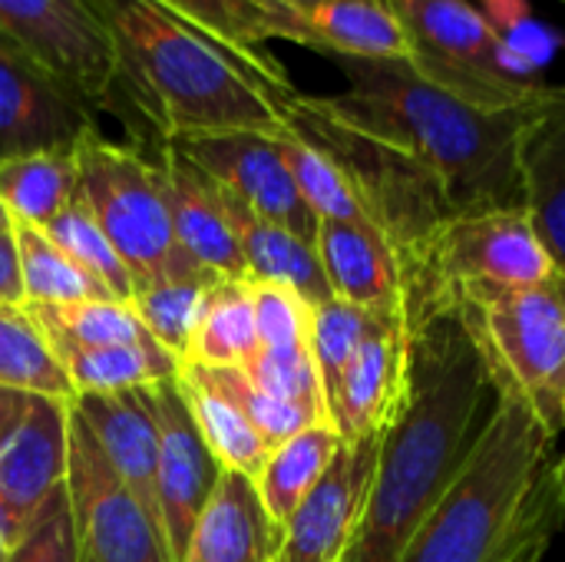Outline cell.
Returning <instances> with one entry per match:
<instances>
[{"instance_id":"obj_1","label":"cell","mask_w":565,"mask_h":562,"mask_svg":"<svg viewBox=\"0 0 565 562\" xmlns=\"http://www.w3.org/2000/svg\"><path fill=\"white\" fill-rule=\"evenodd\" d=\"M493 388L454 311L411 328V371L384 431L361 527L344 562H397L444 500L497 411Z\"/></svg>"},{"instance_id":"obj_2","label":"cell","mask_w":565,"mask_h":562,"mask_svg":"<svg viewBox=\"0 0 565 562\" xmlns=\"http://www.w3.org/2000/svg\"><path fill=\"white\" fill-rule=\"evenodd\" d=\"M344 89L324 96L361 129L414 156L444 189L454 215L523 209L520 132L526 109H477L424 79L411 60L324 56Z\"/></svg>"},{"instance_id":"obj_3","label":"cell","mask_w":565,"mask_h":562,"mask_svg":"<svg viewBox=\"0 0 565 562\" xmlns=\"http://www.w3.org/2000/svg\"><path fill=\"white\" fill-rule=\"evenodd\" d=\"M116 63V113H132L156 146L195 132H281L268 83L232 50L156 0H89Z\"/></svg>"},{"instance_id":"obj_4","label":"cell","mask_w":565,"mask_h":562,"mask_svg":"<svg viewBox=\"0 0 565 562\" xmlns=\"http://www.w3.org/2000/svg\"><path fill=\"white\" fill-rule=\"evenodd\" d=\"M553 457L556 437L520 401L500 397L467 464L397 562L500 560Z\"/></svg>"},{"instance_id":"obj_5","label":"cell","mask_w":565,"mask_h":562,"mask_svg":"<svg viewBox=\"0 0 565 562\" xmlns=\"http://www.w3.org/2000/svg\"><path fill=\"white\" fill-rule=\"evenodd\" d=\"M265 93L281 126L321 149L344 172L374 229L394 245L407 278L430 235L454 219L440 182L414 156L341 116L324 96H308L295 86H268Z\"/></svg>"},{"instance_id":"obj_6","label":"cell","mask_w":565,"mask_h":562,"mask_svg":"<svg viewBox=\"0 0 565 562\" xmlns=\"http://www.w3.org/2000/svg\"><path fill=\"white\" fill-rule=\"evenodd\" d=\"M447 311L470 335L500 397L520 401L550 437L565 431V275L550 285L454 288Z\"/></svg>"},{"instance_id":"obj_7","label":"cell","mask_w":565,"mask_h":562,"mask_svg":"<svg viewBox=\"0 0 565 562\" xmlns=\"http://www.w3.org/2000/svg\"><path fill=\"white\" fill-rule=\"evenodd\" d=\"M401 20L411 66L450 96L490 109H526L550 83L473 0H387Z\"/></svg>"},{"instance_id":"obj_8","label":"cell","mask_w":565,"mask_h":562,"mask_svg":"<svg viewBox=\"0 0 565 562\" xmlns=\"http://www.w3.org/2000/svg\"><path fill=\"white\" fill-rule=\"evenodd\" d=\"M76 169L79 192L129 268L136 291L169 278H218L175 242L156 156L119 146L96 129L79 142Z\"/></svg>"},{"instance_id":"obj_9","label":"cell","mask_w":565,"mask_h":562,"mask_svg":"<svg viewBox=\"0 0 565 562\" xmlns=\"http://www.w3.org/2000/svg\"><path fill=\"white\" fill-rule=\"evenodd\" d=\"M526 209H490L447 219L427 242L417 268L404 278L407 325L447 311L454 288L470 282L490 285H550L559 282Z\"/></svg>"},{"instance_id":"obj_10","label":"cell","mask_w":565,"mask_h":562,"mask_svg":"<svg viewBox=\"0 0 565 562\" xmlns=\"http://www.w3.org/2000/svg\"><path fill=\"white\" fill-rule=\"evenodd\" d=\"M66 494L76 530V562H172L162 527L119 480L73 404Z\"/></svg>"},{"instance_id":"obj_11","label":"cell","mask_w":565,"mask_h":562,"mask_svg":"<svg viewBox=\"0 0 565 562\" xmlns=\"http://www.w3.org/2000/svg\"><path fill=\"white\" fill-rule=\"evenodd\" d=\"M0 36L40 60L93 109L116 113L119 63L89 0H0Z\"/></svg>"},{"instance_id":"obj_12","label":"cell","mask_w":565,"mask_h":562,"mask_svg":"<svg viewBox=\"0 0 565 562\" xmlns=\"http://www.w3.org/2000/svg\"><path fill=\"white\" fill-rule=\"evenodd\" d=\"M96 129V109L73 86L0 36V166L40 152H76Z\"/></svg>"},{"instance_id":"obj_13","label":"cell","mask_w":565,"mask_h":562,"mask_svg":"<svg viewBox=\"0 0 565 562\" xmlns=\"http://www.w3.org/2000/svg\"><path fill=\"white\" fill-rule=\"evenodd\" d=\"M169 142L262 219L308 242L318 238L321 219L301 199L278 132H195Z\"/></svg>"},{"instance_id":"obj_14","label":"cell","mask_w":565,"mask_h":562,"mask_svg":"<svg viewBox=\"0 0 565 562\" xmlns=\"http://www.w3.org/2000/svg\"><path fill=\"white\" fill-rule=\"evenodd\" d=\"M142 397L152 411L156 434H159V467H156V490H159V513H162V533L172 562H182L192 530L212 500L222 464L209 450L189 401L175 381L149 384L142 388Z\"/></svg>"},{"instance_id":"obj_15","label":"cell","mask_w":565,"mask_h":562,"mask_svg":"<svg viewBox=\"0 0 565 562\" xmlns=\"http://www.w3.org/2000/svg\"><path fill=\"white\" fill-rule=\"evenodd\" d=\"M381 441H341L321 484L281 527L275 562H344L364 517Z\"/></svg>"},{"instance_id":"obj_16","label":"cell","mask_w":565,"mask_h":562,"mask_svg":"<svg viewBox=\"0 0 565 562\" xmlns=\"http://www.w3.org/2000/svg\"><path fill=\"white\" fill-rule=\"evenodd\" d=\"M70 401L36 394L26 421L0 450V527L13 547L66 484Z\"/></svg>"},{"instance_id":"obj_17","label":"cell","mask_w":565,"mask_h":562,"mask_svg":"<svg viewBox=\"0 0 565 562\" xmlns=\"http://www.w3.org/2000/svg\"><path fill=\"white\" fill-rule=\"evenodd\" d=\"M407 371H411L407 311L377 315L371 335L358 348L338 388L331 407V424L338 427V434L344 441L384 437L407 391Z\"/></svg>"},{"instance_id":"obj_18","label":"cell","mask_w":565,"mask_h":562,"mask_svg":"<svg viewBox=\"0 0 565 562\" xmlns=\"http://www.w3.org/2000/svg\"><path fill=\"white\" fill-rule=\"evenodd\" d=\"M182 17L242 63H248L268 86H291L285 66L268 53V40H288L318 53L315 30L305 10L285 0H156Z\"/></svg>"},{"instance_id":"obj_19","label":"cell","mask_w":565,"mask_h":562,"mask_svg":"<svg viewBox=\"0 0 565 562\" xmlns=\"http://www.w3.org/2000/svg\"><path fill=\"white\" fill-rule=\"evenodd\" d=\"M159 176L166 205L172 215L175 242L202 268L225 282H248V268L225 212V199L215 179H209L192 159H185L172 142L159 149Z\"/></svg>"},{"instance_id":"obj_20","label":"cell","mask_w":565,"mask_h":562,"mask_svg":"<svg viewBox=\"0 0 565 562\" xmlns=\"http://www.w3.org/2000/svg\"><path fill=\"white\" fill-rule=\"evenodd\" d=\"M523 209L565 275V86H550L520 132Z\"/></svg>"},{"instance_id":"obj_21","label":"cell","mask_w":565,"mask_h":562,"mask_svg":"<svg viewBox=\"0 0 565 562\" xmlns=\"http://www.w3.org/2000/svg\"><path fill=\"white\" fill-rule=\"evenodd\" d=\"M315 248L334 298L377 315L404 311L401 258L374 225L321 222Z\"/></svg>"},{"instance_id":"obj_22","label":"cell","mask_w":565,"mask_h":562,"mask_svg":"<svg viewBox=\"0 0 565 562\" xmlns=\"http://www.w3.org/2000/svg\"><path fill=\"white\" fill-rule=\"evenodd\" d=\"M70 404L99 441L119 480L139 497L149 517L162 527L159 490H156L159 434H156L152 411L142 397V388L119 391V394H76Z\"/></svg>"},{"instance_id":"obj_23","label":"cell","mask_w":565,"mask_h":562,"mask_svg":"<svg viewBox=\"0 0 565 562\" xmlns=\"http://www.w3.org/2000/svg\"><path fill=\"white\" fill-rule=\"evenodd\" d=\"M281 527L268 517L258 484L238 470H222L182 562H275Z\"/></svg>"},{"instance_id":"obj_24","label":"cell","mask_w":565,"mask_h":562,"mask_svg":"<svg viewBox=\"0 0 565 562\" xmlns=\"http://www.w3.org/2000/svg\"><path fill=\"white\" fill-rule=\"evenodd\" d=\"M222 199H225V212H228V222L235 229V238H238V248H242V258L248 268V282L295 288L308 305H321V301L334 298L315 242L262 219L242 199H235L228 189H222Z\"/></svg>"},{"instance_id":"obj_25","label":"cell","mask_w":565,"mask_h":562,"mask_svg":"<svg viewBox=\"0 0 565 562\" xmlns=\"http://www.w3.org/2000/svg\"><path fill=\"white\" fill-rule=\"evenodd\" d=\"M305 17L321 56L407 60L401 20L387 0H321Z\"/></svg>"},{"instance_id":"obj_26","label":"cell","mask_w":565,"mask_h":562,"mask_svg":"<svg viewBox=\"0 0 565 562\" xmlns=\"http://www.w3.org/2000/svg\"><path fill=\"white\" fill-rule=\"evenodd\" d=\"M179 388H182L189 411H192L209 450L215 454V460L225 470H238V474L258 480L271 447L255 431V424L242 414V407L232 397H225L215 384H209L192 364H182Z\"/></svg>"},{"instance_id":"obj_27","label":"cell","mask_w":565,"mask_h":562,"mask_svg":"<svg viewBox=\"0 0 565 562\" xmlns=\"http://www.w3.org/2000/svg\"><path fill=\"white\" fill-rule=\"evenodd\" d=\"M341 441L344 437L334 424H311L268 454L265 470L255 484L268 517L278 527H285L288 517L301 507V500L321 484Z\"/></svg>"},{"instance_id":"obj_28","label":"cell","mask_w":565,"mask_h":562,"mask_svg":"<svg viewBox=\"0 0 565 562\" xmlns=\"http://www.w3.org/2000/svg\"><path fill=\"white\" fill-rule=\"evenodd\" d=\"M258 354L252 282H215L202 301L192 351L185 361L209 368H245ZM182 361V364H185Z\"/></svg>"},{"instance_id":"obj_29","label":"cell","mask_w":565,"mask_h":562,"mask_svg":"<svg viewBox=\"0 0 565 562\" xmlns=\"http://www.w3.org/2000/svg\"><path fill=\"white\" fill-rule=\"evenodd\" d=\"M76 152H40L0 166V199L13 225L46 229L76 195Z\"/></svg>"},{"instance_id":"obj_30","label":"cell","mask_w":565,"mask_h":562,"mask_svg":"<svg viewBox=\"0 0 565 562\" xmlns=\"http://www.w3.org/2000/svg\"><path fill=\"white\" fill-rule=\"evenodd\" d=\"M0 384L73 401L76 391L26 305H0Z\"/></svg>"},{"instance_id":"obj_31","label":"cell","mask_w":565,"mask_h":562,"mask_svg":"<svg viewBox=\"0 0 565 562\" xmlns=\"http://www.w3.org/2000/svg\"><path fill=\"white\" fill-rule=\"evenodd\" d=\"M26 308L40 321L53 351L60 348H136V344L156 341L129 301L26 305Z\"/></svg>"},{"instance_id":"obj_32","label":"cell","mask_w":565,"mask_h":562,"mask_svg":"<svg viewBox=\"0 0 565 562\" xmlns=\"http://www.w3.org/2000/svg\"><path fill=\"white\" fill-rule=\"evenodd\" d=\"M20 272H23V298L26 305H79V301H119L103 282H96L86 268H79L56 242L46 238L43 229L13 225Z\"/></svg>"},{"instance_id":"obj_33","label":"cell","mask_w":565,"mask_h":562,"mask_svg":"<svg viewBox=\"0 0 565 562\" xmlns=\"http://www.w3.org/2000/svg\"><path fill=\"white\" fill-rule=\"evenodd\" d=\"M285 162L295 176V185L301 192V199L308 202V209L321 219V222H354V225H374L361 205V199L354 195L351 182L344 179V172L311 142H305L301 136H295L291 129L281 126L278 132Z\"/></svg>"},{"instance_id":"obj_34","label":"cell","mask_w":565,"mask_h":562,"mask_svg":"<svg viewBox=\"0 0 565 562\" xmlns=\"http://www.w3.org/2000/svg\"><path fill=\"white\" fill-rule=\"evenodd\" d=\"M50 242H56L79 268H86L96 282H103L119 301L132 305V278L129 268L122 265L119 252L113 248V242L106 238L103 225L96 222L93 209L86 205L83 192L76 189V195L70 199V205L43 229Z\"/></svg>"},{"instance_id":"obj_35","label":"cell","mask_w":565,"mask_h":562,"mask_svg":"<svg viewBox=\"0 0 565 562\" xmlns=\"http://www.w3.org/2000/svg\"><path fill=\"white\" fill-rule=\"evenodd\" d=\"M377 321V311H364L344 298H328L311 308V358L321 378V391L328 401V411L334 407L338 388L344 381V371L351 368L358 348L371 335Z\"/></svg>"},{"instance_id":"obj_36","label":"cell","mask_w":565,"mask_h":562,"mask_svg":"<svg viewBox=\"0 0 565 562\" xmlns=\"http://www.w3.org/2000/svg\"><path fill=\"white\" fill-rule=\"evenodd\" d=\"M215 282H222V278H169V282L139 288L132 295V308H136L139 321L146 325V331L162 348H169L179 361H185L192 351L202 301Z\"/></svg>"},{"instance_id":"obj_37","label":"cell","mask_w":565,"mask_h":562,"mask_svg":"<svg viewBox=\"0 0 565 562\" xmlns=\"http://www.w3.org/2000/svg\"><path fill=\"white\" fill-rule=\"evenodd\" d=\"M255 388H262L268 397L298 407L305 414H311L315 421L331 424V411L321 391V378L311 358V348L305 351H288V354H271V351H258L245 368H242Z\"/></svg>"},{"instance_id":"obj_38","label":"cell","mask_w":565,"mask_h":562,"mask_svg":"<svg viewBox=\"0 0 565 562\" xmlns=\"http://www.w3.org/2000/svg\"><path fill=\"white\" fill-rule=\"evenodd\" d=\"M565 523V454H556L497 562H543Z\"/></svg>"},{"instance_id":"obj_39","label":"cell","mask_w":565,"mask_h":562,"mask_svg":"<svg viewBox=\"0 0 565 562\" xmlns=\"http://www.w3.org/2000/svg\"><path fill=\"white\" fill-rule=\"evenodd\" d=\"M255 295V325H258V351L288 354L311 348V308L295 288L252 282Z\"/></svg>"},{"instance_id":"obj_40","label":"cell","mask_w":565,"mask_h":562,"mask_svg":"<svg viewBox=\"0 0 565 562\" xmlns=\"http://www.w3.org/2000/svg\"><path fill=\"white\" fill-rule=\"evenodd\" d=\"M7 562H76V530L66 484L46 500L30 530L10 547Z\"/></svg>"},{"instance_id":"obj_41","label":"cell","mask_w":565,"mask_h":562,"mask_svg":"<svg viewBox=\"0 0 565 562\" xmlns=\"http://www.w3.org/2000/svg\"><path fill=\"white\" fill-rule=\"evenodd\" d=\"M0 305H26L23 272L13 232H0Z\"/></svg>"},{"instance_id":"obj_42","label":"cell","mask_w":565,"mask_h":562,"mask_svg":"<svg viewBox=\"0 0 565 562\" xmlns=\"http://www.w3.org/2000/svg\"><path fill=\"white\" fill-rule=\"evenodd\" d=\"M33 397H36V394H30V391L0 384V450H3V444L20 431V424L26 421Z\"/></svg>"},{"instance_id":"obj_43","label":"cell","mask_w":565,"mask_h":562,"mask_svg":"<svg viewBox=\"0 0 565 562\" xmlns=\"http://www.w3.org/2000/svg\"><path fill=\"white\" fill-rule=\"evenodd\" d=\"M0 232H13V219H10V212H7V205H3V199H0Z\"/></svg>"},{"instance_id":"obj_44","label":"cell","mask_w":565,"mask_h":562,"mask_svg":"<svg viewBox=\"0 0 565 562\" xmlns=\"http://www.w3.org/2000/svg\"><path fill=\"white\" fill-rule=\"evenodd\" d=\"M285 3H291V7H298V10H305V13H308V10H315L321 0H285Z\"/></svg>"},{"instance_id":"obj_45","label":"cell","mask_w":565,"mask_h":562,"mask_svg":"<svg viewBox=\"0 0 565 562\" xmlns=\"http://www.w3.org/2000/svg\"><path fill=\"white\" fill-rule=\"evenodd\" d=\"M10 560V543H7V537H3V527H0V562Z\"/></svg>"},{"instance_id":"obj_46","label":"cell","mask_w":565,"mask_h":562,"mask_svg":"<svg viewBox=\"0 0 565 562\" xmlns=\"http://www.w3.org/2000/svg\"><path fill=\"white\" fill-rule=\"evenodd\" d=\"M559 3H563V7H565V0H559Z\"/></svg>"}]
</instances>
